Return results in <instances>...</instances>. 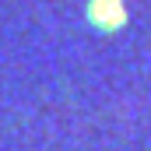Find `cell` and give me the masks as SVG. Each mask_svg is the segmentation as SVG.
I'll use <instances>...</instances> for the list:
<instances>
[{
    "instance_id": "cell-1",
    "label": "cell",
    "mask_w": 151,
    "mask_h": 151,
    "mask_svg": "<svg viewBox=\"0 0 151 151\" xmlns=\"http://www.w3.org/2000/svg\"><path fill=\"white\" fill-rule=\"evenodd\" d=\"M88 21L102 32H116L127 21V7H123V0H91L88 4Z\"/></svg>"
}]
</instances>
